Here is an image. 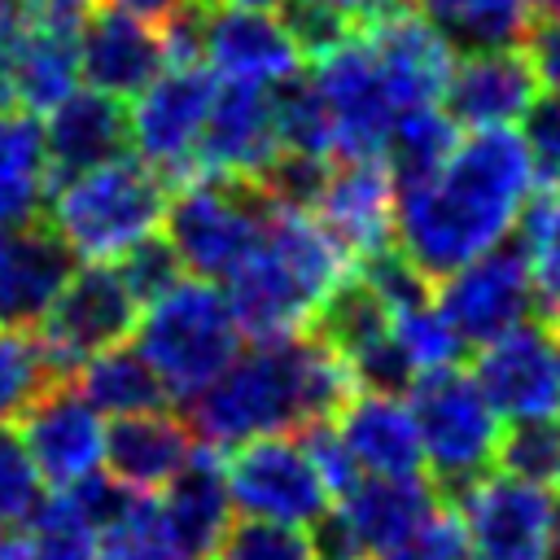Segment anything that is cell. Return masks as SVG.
Here are the masks:
<instances>
[{
  "label": "cell",
  "mask_w": 560,
  "mask_h": 560,
  "mask_svg": "<svg viewBox=\"0 0 560 560\" xmlns=\"http://www.w3.org/2000/svg\"><path fill=\"white\" fill-rule=\"evenodd\" d=\"M529 188L534 158L525 136L472 127L424 184L394 197V241L429 280H442L512 232Z\"/></svg>",
  "instance_id": "cell-1"
},
{
  "label": "cell",
  "mask_w": 560,
  "mask_h": 560,
  "mask_svg": "<svg viewBox=\"0 0 560 560\" xmlns=\"http://www.w3.org/2000/svg\"><path fill=\"white\" fill-rule=\"evenodd\" d=\"M354 394V376L315 332L262 337L188 398V429L206 446H236L262 433H298L332 420Z\"/></svg>",
  "instance_id": "cell-2"
},
{
  "label": "cell",
  "mask_w": 560,
  "mask_h": 560,
  "mask_svg": "<svg viewBox=\"0 0 560 560\" xmlns=\"http://www.w3.org/2000/svg\"><path fill=\"white\" fill-rule=\"evenodd\" d=\"M350 267V254L306 210L271 206L258 245L228 271V306L254 341L302 332L311 311Z\"/></svg>",
  "instance_id": "cell-3"
},
{
  "label": "cell",
  "mask_w": 560,
  "mask_h": 560,
  "mask_svg": "<svg viewBox=\"0 0 560 560\" xmlns=\"http://www.w3.org/2000/svg\"><path fill=\"white\" fill-rule=\"evenodd\" d=\"M166 197L171 179L127 153L48 188L44 223L74 249V258H118L140 236L158 232Z\"/></svg>",
  "instance_id": "cell-4"
},
{
  "label": "cell",
  "mask_w": 560,
  "mask_h": 560,
  "mask_svg": "<svg viewBox=\"0 0 560 560\" xmlns=\"http://www.w3.org/2000/svg\"><path fill=\"white\" fill-rule=\"evenodd\" d=\"M136 350L149 359L171 398L188 402L206 389L241 350V324L228 306V293L214 280H175L166 293L140 306Z\"/></svg>",
  "instance_id": "cell-5"
},
{
  "label": "cell",
  "mask_w": 560,
  "mask_h": 560,
  "mask_svg": "<svg viewBox=\"0 0 560 560\" xmlns=\"http://www.w3.org/2000/svg\"><path fill=\"white\" fill-rule=\"evenodd\" d=\"M407 411L416 420L429 481L442 494V503H451L494 464L499 411L486 402L477 381L455 363L416 372L407 385Z\"/></svg>",
  "instance_id": "cell-6"
},
{
  "label": "cell",
  "mask_w": 560,
  "mask_h": 560,
  "mask_svg": "<svg viewBox=\"0 0 560 560\" xmlns=\"http://www.w3.org/2000/svg\"><path fill=\"white\" fill-rule=\"evenodd\" d=\"M166 241L179 262L201 280H228V271L258 245L271 197L241 175H184L166 197Z\"/></svg>",
  "instance_id": "cell-7"
},
{
  "label": "cell",
  "mask_w": 560,
  "mask_h": 560,
  "mask_svg": "<svg viewBox=\"0 0 560 560\" xmlns=\"http://www.w3.org/2000/svg\"><path fill=\"white\" fill-rule=\"evenodd\" d=\"M438 503L442 494L420 472L359 477L346 494H337V508L328 503V512L311 525L315 560H376L416 534Z\"/></svg>",
  "instance_id": "cell-8"
},
{
  "label": "cell",
  "mask_w": 560,
  "mask_h": 560,
  "mask_svg": "<svg viewBox=\"0 0 560 560\" xmlns=\"http://www.w3.org/2000/svg\"><path fill=\"white\" fill-rule=\"evenodd\" d=\"M232 455L223 459V481L232 508L241 516H262V521H284V525H315L332 494L302 451L298 433H262L249 442L228 446Z\"/></svg>",
  "instance_id": "cell-9"
},
{
  "label": "cell",
  "mask_w": 560,
  "mask_h": 560,
  "mask_svg": "<svg viewBox=\"0 0 560 560\" xmlns=\"http://www.w3.org/2000/svg\"><path fill=\"white\" fill-rule=\"evenodd\" d=\"M433 306L464 346H486L534 315V276L521 241H499L433 280Z\"/></svg>",
  "instance_id": "cell-10"
},
{
  "label": "cell",
  "mask_w": 560,
  "mask_h": 560,
  "mask_svg": "<svg viewBox=\"0 0 560 560\" xmlns=\"http://www.w3.org/2000/svg\"><path fill=\"white\" fill-rule=\"evenodd\" d=\"M140 319L136 298L127 293L122 276L105 262L92 258L88 267H74L70 280L57 289L52 306L39 319V350L52 363L57 376H70L88 354L127 341Z\"/></svg>",
  "instance_id": "cell-11"
},
{
  "label": "cell",
  "mask_w": 560,
  "mask_h": 560,
  "mask_svg": "<svg viewBox=\"0 0 560 560\" xmlns=\"http://www.w3.org/2000/svg\"><path fill=\"white\" fill-rule=\"evenodd\" d=\"M477 560H547L556 499L521 477H477L451 499Z\"/></svg>",
  "instance_id": "cell-12"
},
{
  "label": "cell",
  "mask_w": 560,
  "mask_h": 560,
  "mask_svg": "<svg viewBox=\"0 0 560 560\" xmlns=\"http://www.w3.org/2000/svg\"><path fill=\"white\" fill-rule=\"evenodd\" d=\"M472 381L499 416L529 420L560 411V350L542 319H521L494 341L477 346Z\"/></svg>",
  "instance_id": "cell-13"
},
{
  "label": "cell",
  "mask_w": 560,
  "mask_h": 560,
  "mask_svg": "<svg viewBox=\"0 0 560 560\" xmlns=\"http://www.w3.org/2000/svg\"><path fill=\"white\" fill-rule=\"evenodd\" d=\"M315 88L324 96L328 122H332V158H372L385 144L389 118H394V96L363 44V35L354 31L346 44L328 48L324 57H315Z\"/></svg>",
  "instance_id": "cell-14"
},
{
  "label": "cell",
  "mask_w": 560,
  "mask_h": 560,
  "mask_svg": "<svg viewBox=\"0 0 560 560\" xmlns=\"http://www.w3.org/2000/svg\"><path fill=\"white\" fill-rule=\"evenodd\" d=\"M214 96V74L206 66H171L162 70L136 101L131 109V149H140V158L162 171L166 179H184L192 175V153H197V136L206 122Z\"/></svg>",
  "instance_id": "cell-15"
},
{
  "label": "cell",
  "mask_w": 560,
  "mask_h": 560,
  "mask_svg": "<svg viewBox=\"0 0 560 560\" xmlns=\"http://www.w3.org/2000/svg\"><path fill=\"white\" fill-rule=\"evenodd\" d=\"M276 153V127H271V92L267 83L254 79H223L214 83L197 153H192V175H241L254 179Z\"/></svg>",
  "instance_id": "cell-16"
},
{
  "label": "cell",
  "mask_w": 560,
  "mask_h": 560,
  "mask_svg": "<svg viewBox=\"0 0 560 560\" xmlns=\"http://www.w3.org/2000/svg\"><path fill=\"white\" fill-rule=\"evenodd\" d=\"M18 420H22V442L48 486L66 490L79 477L96 472L105 455L101 411L70 381H52Z\"/></svg>",
  "instance_id": "cell-17"
},
{
  "label": "cell",
  "mask_w": 560,
  "mask_h": 560,
  "mask_svg": "<svg viewBox=\"0 0 560 560\" xmlns=\"http://www.w3.org/2000/svg\"><path fill=\"white\" fill-rule=\"evenodd\" d=\"M394 105H433L446 88L455 48L433 31V22L424 13H416L411 4H398L389 13H376L372 22L359 26Z\"/></svg>",
  "instance_id": "cell-18"
},
{
  "label": "cell",
  "mask_w": 560,
  "mask_h": 560,
  "mask_svg": "<svg viewBox=\"0 0 560 560\" xmlns=\"http://www.w3.org/2000/svg\"><path fill=\"white\" fill-rule=\"evenodd\" d=\"M538 96V79L529 70V57L521 44L508 48H477V52H455L442 105L455 118V127H512L525 118V109Z\"/></svg>",
  "instance_id": "cell-19"
},
{
  "label": "cell",
  "mask_w": 560,
  "mask_h": 560,
  "mask_svg": "<svg viewBox=\"0 0 560 560\" xmlns=\"http://www.w3.org/2000/svg\"><path fill=\"white\" fill-rule=\"evenodd\" d=\"M131 153V114L109 92H70L48 109L44 127V158H48V188L105 166Z\"/></svg>",
  "instance_id": "cell-20"
},
{
  "label": "cell",
  "mask_w": 560,
  "mask_h": 560,
  "mask_svg": "<svg viewBox=\"0 0 560 560\" xmlns=\"http://www.w3.org/2000/svg\"><path fill=\"white\" fill-rule=\"evenodd\" d=\"M166 70L162 35L158 26L105 4L88 9L79 22V74L88 88L109 92L118 101L140 96L158 74Z\"/></svg>",
  "instance_id": "cell-21"
},
{
  "label": "cell",
  "mask_w": 560,
  "mask_h": 560,
  "mask_svg": "<svg viewBox=\"0 0 560 560\" xmlns=\"http://www.w3.org/2000/svg\"><path fill=\"white\" fill-rule=\"evenodd\" d=\"M74 271V249L35 219L0 223V328H31Z\"/></svg>",
  "instance_id": "cell-22"
},
{
  "label": "cell",
  "mask_w": 560,
  "mask_h": 560,
  "mask_svg": "<svg viewBox=\"0 0 560 560\" xmlns=\"http://www.w3.org/2000/svg\"><path fill=\"white\" fill-rule=\"evenodd\" d=\"M394 179L372 158H332L328 184L315 201V219L328 228V236L350 254V262L385 241H394Z\"/></svg>",
  "instance_id": "cell-23"
},
{
  "label": "cell",
  "mask_w": 560,
  "mask_h": 560,
  "mask_svg": "<svg viewBox=\"0 0 560 560\" xmlns=\"http://www.w3.org/2000/svg\"><path fill=\"white\" fill-rule=\"evenodd\" d=\"M162 490H166L162 503H153L162 538L179 556L206 560L214 551L219 534L232 521V499H228L219 446H192V455L184 459V468Z\"/></svg>",
  "instance_id": "cell-24"
},
{
  "label": "cell",
  "mask_w": 560,
  "mask_h": 560,
  "mask_svg": "<svg viewBox=\"0 0 560 560\" xmlns=\"http://www.w3.org/2000/svg\"><path fill=\"white\" fill-rule=\"evenodd\" d=\"M201 66H210L219 79L276 83V79H284V74L302 70V52L293 48L289 31H284L267 9L206 4Z\"/></svg>",
  "instance_id": "cell-25"
},
{
  "label": "cell",
  "mask_w": 560,
  "mask_h": 560,
  "mask_svg": "<svg viewBox=\"0 0 560 560\" xmlns=\"http://www.w3.org/2000/svg\"><path fill=\"white\" fill-rule=\"evenodd\" d=\"M332 420H337L332 429H337L346 455L354 459L359 477H407V472L424 468L416 420H411L407 402H398V394H372V389L359 394L354 389Z\"/></svg>",
  "instance_id": "cell-26"
},
{
  "label": "cell",
  "mask_w": 560,
  "mask_h": 560,
  "mask_svg": "<svg viewBox=\"0 0 560 560\" xmlns=\"http://www.w3.org/2000/svg\"><path fill=\"white\" fill-rule=\"evenodd\" d=\"M192 446H197V433L188 429V420L171 407H153V411L114 416V424L105 429L101 459L109 464L114 481H122L140 494H153L184 468Z\"/></svg>",
  "instance_id": "cell-27"
},
{
  "label": "cell",
  "mask_w": 560,
  "mask_h": 560,
  "mask_svg": "<svg viewBox=\"0 0 560 560\" xmlns=\"http://www.w3.org/2000/svg\"><path fill=\"white\" fill-rule=\"evenodd\" d=\"M79 18L22 9L13 35V83L18 105L31 114H48L61 96L79 88Z\"/></svg>",
  "instance_id": "cell-28"
},
{
  "label": "cell",
  "mask_w": 560,
  "mask_h": 560,
  "mask_svg": "<svg viewBox=\"0 0 560 560\" xmlns=\"http://www.w3.org/2000/svg\"><path fill=\"white\" fill-rule=\"evenodd\" d=\"M101 416H131V411H153L166 407V385L158 381V372L149 368V359L127 346L114 341L96 354H88L70 376H66Z\"/></svg>",
  "instance_id": "cell-29"
},
{
  "label": "cell",
  "mask_w": 560,
  "mask_h": 560,
  "mask_svg": "<svg viewBox=\"0 0 560 560\" xmlns=\"http://www.w3.org/2000/svg\"><path fill=\"white\" fill-rule=\"evenodd\" d=\"M455 118L446 109L433 105H402L394 109L389 118V131H385V144H381V162L394 179V192L402 188H416L424 184L455 149Z\"/></svg>",
  "instance_id": "cell-30"
},
{
  "label": "cell",
  "mask_w": 560,
  "mask_h": 560,
  "mask_svg": "<svg viewBox=\"0 0 560 560\" xmlns=\"http://www.w3.org/2000/svg\"><path fill=\"white\" fill-rule=\"evenodd\" d=\"M48 192L44 127L31 109H0V223H22L39 214Z\"/></svg>",
  "instance_id": "cell-31"
},
{
  "label": "cell",
  "mask_w": 560,
  "mask_h": 560,
  "mask_svg": "<svg viewBox=\"0 0 560 560\" xmlns=\"http://www.w3.org/2000/svg\"><path fill=\"white\" fill-rule=\"evenodd\" d=\"M407 4L424 13L455 52L521 44L529 22V0H407Z\"/></svg>",
  "instance_id": "cell-32"
},
{
  "label": "cell",
  "mask_w": 560,
  "mask_h": 560,
  "mask_svg": "<svg viewBox=\"0 0 560 560\" xmlns=\"http://www.w3.org/2000/svg\"><path fill=\"white\" fill-rule=\"evenodd\" d=\"M516 241L529 254L534 276V311L547 328L560 324V188H538V197L516 214Z\"/></svg>",
  "instance_id": "cell-33"
},
{
  "label": "cell",
  "mask_w": 560,
  "mask_h": 560,
  "mask_svg": "<svg viewBox=\"0 0 560 560\" xmlns=\"http://www.w3.org/2000/svg\"><path fill=\"white\" fill-rule=\"evenodd\" d=\"M267 92H271L276 149L332 158V122H328V109H324V96H319L315 79L293 70V74L267 83Z\"/></svg>",
  "instance_id": "cell-34"
},
{
  "label": "cell",
  "mask_w": 560,
  "mask_h": 560,
  "mask_svg": "<svg viewBox=\"0 0 560 560\" xmlns=\"http://www.w3.org/2000/svg\"><path fill=\"white\" fill-rule=\"evenodd\" d=\"M494 464L508 477H521L542 490H560V411L556 416H529L512 429H499Z\"/></svg>",
  "instance_id": "cell-35"
},
{
  "label": "cell",
  "mask_w": 560,
  "mask_h": 560,
  "mask_svg": "<svg viewBox=\"0 0 560 560\" xmlns=\"http://www.w3.org/2000/svg\"><path fill=\"white\" fill-rule=\"evenodd\" d=\"M26 547L35 560H96L101 534L79 512V503L57 490L52 499H39V508L26 521Z\"/></svg>",
  "instance_id": "cell-36"
},
{
  "label": "cell",
  "mask_w": 560,
  "mask_h": 560,
  "mask_svg": "<svg viewBox=\"0 0 560 560\" xmlns=\"http://www.w3.org/2000/svg\"><path fill=\"white\" fill-rule=\"evenodd\" d=\"M52 381H66L22 328H0V420H18Z\"/></svg>",
  "instance_id": "cell-37"
},
{
  "label": "cell",
  "mask_w": 560,
  "mask_h": 560,
  "mask_svg": "<svg viewBox=\"0 0 560 560\" xmlns=\"http://www.w3.org/2000/svg\"><path fill=\"white\" fill-rule=\"evenodd\" d=\"M206 560H315V542L306 525L245 516V521H228V529L219 534Z\"/></svg>",
  "instance_id": "cell-38"
},
{
  "label": "cell",
  "mask_w": 560,
  "mask_h": 560,
  "mask_svg": "<svg viewBox=\"0 0 560 560\" xmlns=\"http://www.w3.org/2000/svg\"><path fill=\"white\" fill-rule=\"evenodd\" d=\"M350 271L372 284V293L389 306V315H394V311H407V306L433 302V280L398 249V241H385V245L359 254Z\"/></svg>",
  "instance_id": "cell-39"
},
{
  "label": "cell",
  "mask_w": 560,
  "mask_h": 560,
  "mask_svg": "<svg viewBox=\"0 0 560 560\" xmlns=\"http://www.w3.org/2000/svg\"><path fill=\"white\" fill-rule=\"evenodd\" d=\"M389 319H394V337H398V346H402V354H407V363H411L416 372L442 368V363H459L464 350H468V346L455 337V328L442 319V311H438L433 302L394 311Z\"/></svg>",
  "instance_id": "cell-40"
},
{
  "label": "cell",
  "mask_w": 560,
  "mask_h": 560,
  "mask_svg": "<svg viewBox=\"0 0 560 560\" xmlns=\"http://www.w3.org/2000/svg\"><path fill=\"white\" fill-rule=\"evenodd\" d=\"M39 481L44 477H39L22 433L9 429V420H0V529H18L31 521V512L44 499Z\"/></svg>",
  "instance_id": "cell-41"
},
{
  "label": "cell",
  "mask_w": 560,
  "mask_h": 560,
  "mask_svg": "<svg viewBox=\"0 0 560 560\" xmlns=\"http://www.w3.org/2000/svg\"><path fill=\"white\" fill-rule=\"evenodd\" d=\"M276 9H280V26L289 31L293 48L311 61L324 57L328 48L346 44L359 31V22L332 0H280Z\"/></svg>",
  "instance_id": "cell-42"
},
{
  "label": "cell",
  "mask_w": 560,
  "mask_h": 560,
  "mask_svg": "<svg viewBox=\"0 0 560 560\" xmlns=\"http://www.w3.org/2000/svg\"><path fill=\"white\" fill-rule=\"evenodd\" d=\"M114 271L122 276V284L136 298V306H144V302H153L158 293H166L184 276V262H179V254L171 249L166 236L149 232V236H140L136 245H127L118 254V267Z\"/></svg>",
  "instance_id": "cell-43"
},
{
  "label": "cell",
  "mask_w": 560,
  "mask_h": 560,
  "mask_svg": "<svg viewBox=\"0 0 560 560\" xmlns=\"http://www.w3.org/2000/svg\"><path fill=\"white\" fill-rule=\"evenodd\" d=\"M376 560H477V551L464 534L459 512L451 503H438V512L416 534H407L398 547H389Z\"/></svg>",
  "instance_id": "cell-44"
},
{
  "label": "cell",
  "mask_w": 560,
  "mask_h": 560,
  "mask_svg": "<svg viewBox=\"0 0 560 560\" xmlns=\"http://www.w3.org/2000/svg\"><path fill=\"white\" fill-rule=\"evenodd\" d=\"M96 560H188V556H179L162 538L158 512H153V499H149L136 516H127L122 525H114V529L101 534V556Z\"/></svg>",
  "instance_id": "cell-45"
},
{
  "label": "cell",
  "mask_w": 560,
  "mask_h": 560,
  "mask_svg": "<svg viewBox=\"0 0 560 560\" xmlns=\"http://www.w3.org/2000/svg\"><path fill=\"white\" fill-rule=\"evenodd\" d=\"M525 144L534 158V184L538 188H560V96H534L525 109Z\"/></svg>",
  "instance_id": "cell-46"
},
{
  "label": "cell",
  "mask_w": 560,
  "mask_h": 560,
  "mask_svg": "<svg viewBox=\"0 0 560 560\" xmlns=\"http://www.w3.org/2000/svg\"><path fill=\"white\" fill-rule=\"evenodd\" d=\"M525 57H529V70L534 79L560 96V13H529L525 22Z\"/></svg>",
  "instance_id": "cell-47"
},
{
  "label": "cell",
  "mask_w": 560,
  "mask_h": 560,
  "mask_svg": "<svg viewBox=\"0 0 560 560\" xmlns=\"http://www.w3.org/2000/svg\"><path fill=\"white\" fill-rule=\"evenodd\" d=\"M26 9V4H22ZM18 13L0 18V109H13L18 105V83H13V35H18Z\"/></svg>",
  "instance_id": "cell-48"
},
{
  "label": "cell",
  "mask_w": 560,
  "mask_h": 560,
  "mask_svg": "<svg viewBox=\"0 0 560 560\" xmlns=\"http://www.w3.org/2000/svg\"><path fill=\"white\" fill-rule=\"evenodd\" d=\"M105 4H114V9H122V13H131V18H140V22H149V26H158V22H166L184 0H105Z\"/></svg>",
  "instance_id": "cell-49"
},
{
  "label": "cell",
  "mask_w": 560,
  "mask_h": 560,
  "mask_svg": "<svg viewBox=\"0 0 560 560\" xmlns=\"http://www.w3.org/2000/svg\"><path fill=\"white\" fill-rule=\"evenodd\" d=\"M332 4H341V9L363 26V22H372L376 13H389V9H398V4H407V0H332Z\"/></svg>",
  "instance_id": "cell-50"
},
{
  "label": "cell",
  "mask_w": 560,
  "mask_h": 560,
  "mask_svg": "<svg viewBox=\"0 0 560 560\" xmlns=\"http://www.w3.org/2000/svg\"><path fill=\"white\" fill-rule=\"evenodd\" d=\"M31 9H44V13H66V18H79L92 9V0H26Z\"/></svg>",
  "instance_id": "cell-51"
},
{
  "label": "cell",
  "mask_w": 560,
  "mask_h": 560,
  "mask_svg": "<svg viewBox=\"0 0 560 560\" xmlns=\"http://www.w3.org/2000/svg\"><path fill=\"white\" fill-rule=\"evenodd\" d=\"M0 560H35V556H31L26 538H18V534L0 529Z\"/></svg>",
  "instance_id": "cell-52"
},
{
  "label": "cell",
  "mask_w": 560,
  "mask_h": 560,
  "mask_svg": "<svg viewBox=\"0 0 560 560\" xmlns=\"http://www.w3.org/2000/svg\"><path fill=\"white\" fill-rule=\"evenodd\" d=\"M206 4H228V9H276L280 0H206Z\"/></svg>",
  "instance_id": "cell-53"
},
{
  "label": "cell",
  "mask_w": 560,
  "mask_h": 560,
  "mask_svg": "<svg viewBox=\"0 0 560 560\" xmlns=\"http://www.w3.org/2000/svg\"><path fill=\"white\" fill-rule=\"evenodd\" d=\"M547 560H560V499H556V521H551V542H547Z\"/></svg>",
  "instance_id": "cell-54"
},
{
  "label": "cell",
  "mask_w": 560,
  "mask_h": 560,
  "mask_svg": "<svg viewBox=\"0 0 560 560\" xmlns=\"http://www.w3.org/2000/svg\"><path fill=\"white\" fill-rule=\"evenodd\" d=\"M529 13H560V0H529Z\"/></svg>",
  "instance_id": "cell-55"
},
{
  "label": "cell",
  "mask_w": 560,
  "mask_h": 560,
  "mask_svg": "<svg viewBox=\"0 0 560 560\" xmlns=\"http://www.w3.org/2000/svg\"><path fill=\"white\" fill-rule=\"evenodd\" d=\"M26 0H0V18H9V13H18Z\"/></svg>",
  "instance_id": "cell-56"
},
{
  "label": "cell",
  "mask_w": 560,
  "mask_h": 560,
  "mask_svg": "<svg viewBox=\"0 0 560 560\" xmlns=\"http://www.w3.org/2000/svg\"><path fill=\"white\" fill-rule=\"evenodd\" d=\"M556 350H560V332H556Z\"/></svg>",
  "instance_id": "cell-57"
},
{
  "label": "cell",
  "mask_w": 560,
  "mask_h": 560,
  "mask_svg": "<svg viewBox=\"0 0 560 560\" xmlns=\"http://www.w3.org/2000/svg\"><path fill=\"white\" fill-rule=\"evenodd\" d=\"M551 332H560V324H556V328H551Z\"/></svg>",
  "instance_id": "cell-58"
}]
</instances>
